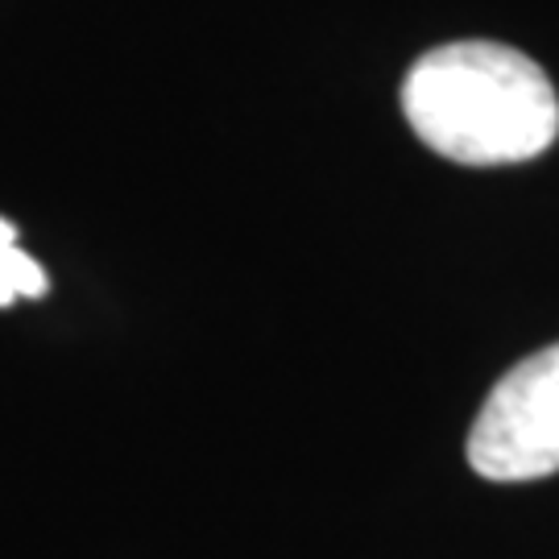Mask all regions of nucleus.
<instances>
[{
    "mask_svg": "<svg viewBox=\"0 0 559 559\" xmlns=\"http://www.w3.org/2000/svg\"><path fill=\"white\" fill-rule=\"evenodd\" d=\"M46 295V274L29 253H21L17 228L0 221V307L13 299H38Z\"/></svg>",
    "mask_w": 559,
    "mask_h": 559,
    "instance_id": "7ed1b4c3",
    "label": "nucleus"
},
{
    "mask_svg": "<svg viewBox=\"0 0 559 559\" xmlns=\"http://www.w3.org/2000/svg\"><path fill=\"white\" fill-rule=\"evenodd\" d=\"M468 464L485 480H539L559 473V344L519 360L485 399Z\"/></svg>",
    "mask_w": 559,
    "mask_h": 559,
    "instance_id": "f03ea898",
    "label": "nucleus"
},
{
    "mask_svg": "<svg viewBox=\"0 0 559 559\" xmlns=\"http://www.w3.org/2000/svg\"><path fill=\"white\" fill-rule=\"evenodd\" d=\"M402 112L423 145L464 166L539 158L559 138L547 71L501 41H452L423 55L402 83Z\"/></svg>",
    "mask_w": 559,
    "mask_h": 559,
    "instance_id": "f257e3e1",
    "label": "nucleus"
}]
</instances>
